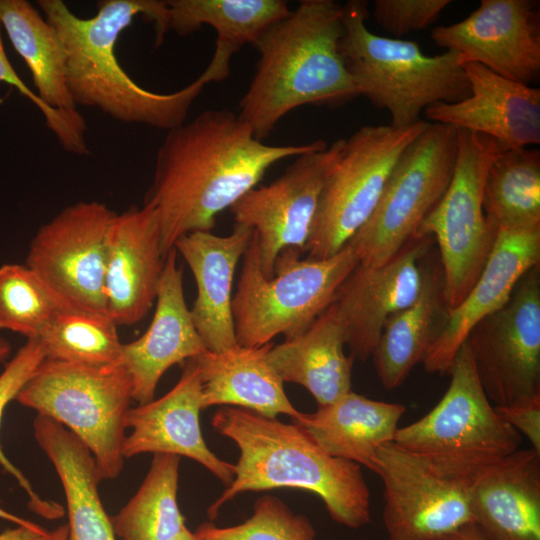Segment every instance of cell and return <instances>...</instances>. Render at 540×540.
Returning a JSON list of instances; mask_svg holds the SVG:
<instances>
[{
  "label": "cell",
  "mask_w": 540,
  "mask_h": 540,
  "mask_svg": "<svg viewBox=\"0 0 540 540\" xmlns=\"http://www.w3.org/2000/svg\"><path fill=\"white\" fill-rule=\"evenodd\" d=\"M0 22L41 101L64 113H80L67 87L66 51L56 29L25 0H0Z\"/></svg>",
  "instance_id": "obj_30"
},
{
  "label": "cell",
  "mask_w": 540,
  "mask_h": 540,
  "mask_svg": "<svg viewBox=\"0 0 540 540\" xmlns=\"http://www.w3.org/2000/svg\"><path fill=\"white\" fill-rule=\"evenodd\" d=\"M450 0H376L375 21L387 32L403 36L432 25Z\"/></svg>",
  "instance_id": "obj_39"
},
{
  "label": "cell",
  "mask_w": 540,
  "mask_h": 540,
  "mask_svg": "<svg viewBox=\"0 0 540 540\" xmlns=\"http://www.w3.org/2000/svg\"><path fill=\"white\" fill-rule=\"evenodd\" d=\"M431 241V237L412 238L378 267L359 263L336 290L329 307L354 359L371 357L386 320L418 298Z\"/></svg>",
  "instance_id": "obj_16"
},
{
  "label": "cell",
  "mask_w": 540,
  "mask_h": 540,
  "mask_svg": "<svg viewBox=\"0 0 540 540\" xmlns=\"http://www.w3.org/2000/svg\"><path fill=\"white\" fill-rule=\"evenodd\" d=\"M56 540H67L68 528L67 525H60L56 529Z\"/></svg>",
  "instance_id": "obj_46"
},
{
  "label": "cell",
  "mask_w": 540,
  "mask_h": 540,
  "mask_svg": "<svg viewBox=\"0 0 540 540\" xmlns=\"http://www.w3.org/2000/svg\"><path fill=\"white\" fill-rule=\"evenodd\" d=\"M211 424L240 451L234 479L207 510L211 521L242 492L292 488L320 497L340 525L358 529L370 522V491L361 466L327 454L297 424L232 406L218 409Z\"/></svg>",
  "instance_id": "obj_4"
},
{
  "label": "cell",
  "mask_w": 540,
  "mask_h": 540,
  "mask_svg": "<svg viewBox=\"0 0 540 540\" xmlns=\"http://www.w3.org/2000/svg\"><path fill=\"white\" fill-rule=\"evenodd\" d=\"M482 205L494 230L540 227V151L505 149L487 172Z\"/></svg>",
  "instance_id": "obj_32"
},
{
  "label": "cell",
  "mask_w": 540,
  "mask_h": 540,
  "mask_svg": "<svg viewBox=\"0 0 540 540\" xmlns=\"http://www.w3.org/2000/svg\"><path fill=\"white\" fill-rule=\"evenodd\" d=\"M540 265V227L498 231L489 259L466 297L449 311L446 324L422 363L429 373H449L471 329L499 310L516 284Z\"/></svg>",
  "instance_id": "obj_21"
},
{
  "label": "cell",
  "mask_w": 540,
  "mask_h": 540,
  "mask_svg": "<svg viewBox=\"0 0 540 540\" xmlns=\"http://www.w3.org/2000/svg\"><path fill=\"white\" fill-rule=\"evenodd\" d=\"M272 346V342L260 347L237 345L192 358L201 377L202 409L230 405L268 418L279 414L298 418L302 412L289 401L284 382L268 362Z\"/></svg>",
  "instance_id": "obj_26"
},
{
  "label": "cell",
  "mask_w": 540,
  "mask_h": 540,
  "mask_svg": "<svg viewBox=\"0 0 540 540\" xmlns=\"http://www.w3.org/2000/svg\"><path fill=\"white\" fill-rule=\"evenodd\" d=\"M46 359L84 364L119 363L122 345L107 316L62 311L38 338Z\"/></svg>",
  "instance_id": "obj_34"
},
{
  "label": "cell",
  "mask_w": 540,
  "mask_h": 540,
  "mask_svg": "<svg viewBox=\"0 0 540 540\" xmlns=\"http://www.w3.org/2000/svg\"><path fill=\"white\" fill-rule=\"evenodd\" d=\"M15 400L74 434L92 454L102 480L121 473L125 417L133 400L131 378L122 364L45 358Z\"/></svg>",
  "instance_id": "obj_8"
},
{
  "label": "cell",
  "mask_w": 540,
  "mask_h": 540,
  "mask_svg": "<svg viewBox=\"0 0 540 540\" xmlns=\"http://www.w3.org/2000/svg\"><path fill=\"white\" fill-rule=\"evenodd\" d=\"M431 39L458 52L462 62L529 85L540 73L539 1L481 0L462 21L434 28Z\"/></svg>",
  "instance_id": "obj_17"
},
{
  "label": "cell",
  "mask_w": 540,
  "mask_h": 540,
  "mask_svg": "<svg viewBox=\"0 0 540 540\" xmlns=\"http://www.w3.org/2000/svg\"><path fill=\"white\" fill-rule=\"evenodd\" d=\"M37 5L63 42L67 87L76 106L96 108L119 122L166 131L180 126L203 89L230 74L236 50L222 43H215L205 70L175 92L150 91L125 71L116 55L120 34L138 15L159 33L165 0H101L90 18L77 16L62 0H38Z\"/></svg>",
  "instance_id": "obj_2"
},
{
  "label": "cell",
  "mask_w": 540,
  "mask_h": 540,
  "mask_svg": "<svg viewBox=\"0 0 540 540\" xmlns=\"http://www.w3.org/2000/svg\"><path fill=\"white\" fill-rule=\"evenodd\" d=\"M252 235V229L235 223L227 236L195 231L174 245L196 282L197 297L190 312L208 351L222 352L238 345L231 306L232 285L236 266Z\"/></svg>",
  "instance_id": "obj_23"
},
{
  "label": "cell",
  "mask_w": 540,
  "mask_h": 540,
  "mask_svg": "<svg viewBox=\"0 0 540 540\" xmlns=\"http://www.w3.org/2000/svg\"><path fill=\"white\" fill-rule=\"evenodd\" d=\"M473 521L496 540H540V452L519 448L469 484Z\"/></svg>",
  "instance_id": "obj_24"
},
{
  "label": "cell",
  "mask_w": 540,
  "mask_h": 540,
  "mask_svg": "<svg viewBox=\"0 0 540 540\" xmlns=\"http://www.w3.org/2000/svg\"><path fill=\"white\" fill-rule=\"evenodd\" d=\"M363 126L346 139L327 180L305 247L310 259L339 252L372 215L388 177L407 146L428 126Z\"/></svg>",
  "instance_id": "obj_11"
},
{
  "label": "cell",
  "mask_w": 540,
  "mask_h": 540,
  "mask_svg": "<svg viewBox=\"0 0 540 540\" xmlns=\"http://www.w3.org/2000/svg\"><path fill=\"white\" fill-rule=\"evenodd\" d=\"M62 311L56 298L25 264L0 266V330L38 339Z\"/></svg>",
  "instance_id": "obj_35"
},
{
  "label": "cell",
  "mask_w": 540,
  "mask_h": 540,
  "mask_svg": "<svg viewBox=\"0 0 540 540\" xmlns=\"http://www.w3.org/2000/svg\"><path fill=\"white\" fill-rule=\"evenodd\" d=\"M166 256L154 209L133 205L115 213L107 233L105 302L107 316L131 326L155 303Z\"/></svg>",
  "instance_id": "obj_18"
},
{
  "label": "cell",
  "mask_w": 540,
  "mask_h": 540,
  "mask_svg": "<svg viewBox=\"0 0 540 540\" xmlns=\"http://www.w3.org/2000/svg\"><path fill=\"white\" fill-rule=\"evenodd\" d=\"M388 540H440L474 522L469 484L442 477L393 442L377 453Z\"/></svg>",
  "instance_id": "obj_15"
},
{
  "label": "cell",
  "mask_w": 540,
  "mask_h": 540,
  "mask_svg": "<svg viewBox=\"0 0 540 540\" xmlns=\"http://www.w3.org/2000/svg\"><path fill=\"white\" fill-rule=\"evenodd\" d=\"M441 400L419 420L398 428L393 443L447 479L471 483L520 448L522 436L496 412L464 342Z\"/></svg>",
  "instance_id": "obj_7"
},
{
  "label": "cell",
  "mask_w": 540,
  "mask_h": 540,
  "mask_svg": "<svg viewBox=\"0 0 540 540\" xmlns=\"http://www.w3.org/2000/svg\"><path fill=\"white\" fill-rule=\"evenodd\" d=\"M7 83L28 98L43 114L46 126L55 135L64 150L75 155L89 154L86 141L87 126L81 113L68 114L46 105L19 77L11 65L2 41L0 22V83Z\"/></svg>",
  "instance_id": "obj_38"
},
{
  "label": "cell",
  "mask_w": 540,
  "mask_h": 540,
  "mask_svg": "<svg viewBox=\"0 0 540 540\" xmlns=\"http://www.w3.org/2000/svg\"><path fill=\"white\" fill-rule=\"evenodd\" d=\"M33 433L64 490L67 540H116L99 494L102 478L88 448L60 423L43 415H36Z\"/></svg>",
  "instance_id": "obj_27"
},
{
  "label": "cell",
  "mask_w": 540,
  "mask_h": 540,
  "mask_svg": "<svg viewBox=\"0 0 540 540\" xmlns=\"http://www.w3.org/2000/svg\"><path fill=\"white\" fill-rule=\"evenodd\" d=\"M367 7L363 0H350L343 6L339 49L360 95L389 113L391 127L416 124L433 103H456L470 96L458 52L427 56L414 41L376 35L365 23Z\"/></svg>",
  "instance_id": "obj_5"
},
{
  "label": "cell",
  "mask_w": 540,
  "mask_h": 540,
  "mask_svg": "<svg viewBox=\"0 0 540 540\" xmlns=\"http://www.w3.org/2000/svg\"><path fill=\"white\" fill-rule=\"evenodd\" d=\"M202 410V383L193 359L184 362L176 385L164 396L129 408L123 456L171 454L200 463L228 486L235 476V464L217 457L202 436L199 413Z\"/></svg>",
  "instance_id": "obj_19"
},
{
  "label": "cell",
  "mask_w": 540,
  "mask_h": 540,
  "mask_svg": "<svg viewBox=\"0 0 540 540\" xmlns=\"http://www.w3.org/2000/svg\"><path fill=\"white\" fill-rule=\"evenodd\" d=\"M290 12L283 0H166L164 31L184 37L208 25L217 42L239 51Z\"/></svg>",
  "instance_id": "obj_31"
},
{
  "label": "cell",
  "mask_w": 540,
  "mask_h": 540,
  "mask_svg": "<svg viewBox=\"0 0 540 540\" xmlns=\"http://www.w3.org/2000/svg\"><path fill=\"white\" fill-rule=\"evenodd\" d=\"M540 265L526 272L508 301L480 320L465 343L494 406L540 396Z\"/></svg>",
  "instance_id": "obj_13"
},
{
  "label": "cell",
  "mask_w": 540,
  "mask_h": 540,
  "mask_svg": "<svg viewBox=\"0 0 540 540\" xmlns=\"http://www.w3.org/2000/svg\"><path fill=\"white\" fill-rule=\"evenodd\" d=\"M194 533L200 540H317L316 531L305 515L294 513L271 495L259 497L253 514L240 524L218 527L205 522Z\"/></svg>",
  "instance_id": "obj_36"
},
{
  "label": "cell",
  "mask_w": 540,
  "mask_h": 540,
  "mask_svg": "<svg viewBox=\"0 0 540 540\" xmlns=\"http://www.w3.org/2000/svg\"><path fill=\"white\" fill-rule=\"evenodd\" d=\"M405 411L403 404L377 401L350 391L318 406L313 413H301L292 422L327 454L376 473L377 453L393 442Z\"/></svg>",
  "instance_id": "obj_25"
},
{
  "label": "cell",
  "mask_w": 540,
  "mask_h": 540,
  "mask_svg": "<svg viewBox=\"0 0 540 540\" xmlns=\"http://www.w3.org/2000/svg\"><path fill=\"white\" fill-rule=\"evenodd\" d=\"M157 149L144 203L156 213L164 255L181 237L211 231L230 208L275 163L324 148V140L268 145L228 109H208L166 131Z\"/></svg>",
  "instance_id": "obj_1"
},
{
  "label": "cell",
  "mask_w": 540,
  "mask_h": 540,
  "mask_svg": "<svg viewBox=\"0 0 540 540\" xmlns=\"http://www.w3.org/2000/svg\"><path fill=\"white\" fill-rule=\"evenodd\" d=\"M56 530L47 531L42 526L30 528L16 525L0 533V540H56Z\"/></svg>",
  "instance_id": "obj_41"
},
{
  "label": "cell",
  "mask_w": 540,
  "mask_h": 540,
  "mask_svg": "<svg viewBox=\"0 0 540 540\" xmlns=\"http://www.w3.org/2000/svg\"><path fill=\"white\" fill-rule=\"evenodd\" d=\"M343 32V6L302 0L259 37V61L238 113L256 139L300 106L335 108L360 95L340 53Z\"/></svg>",
  "instance_id": "obj_3"
},
{
  "label": "cell",
  "mask_w": 540,
  "mask_h": 540,
  "mask_svg": "<svg viewBox=\"0 0 540 540\" xmlns=\"http://www.w3.org/2000/svg\"><path fill=\"white\" fill-rule=\"evenodd\" d=\"M114 215L104 203L76 202L40 226L33 236L25 265L65 311L107 316V233Z\"/></svg>",
  "instance_id": "obj_12"
},
{
  "label": "cell",
  "mask_w": 540,
  "mask_h": 540,
  "mask_svg": "<svg viewBox=\"0 0 540 540\" xmlns=\"http://www.w3.org/2000/svg\"><path fill=\"white\" fill-rule=\"evenodd\" d=\"M440 540H496L488 536L476 523H467Z\"/></svg>",
  "instance_id": "obj_42"
},
{
  "label": "cell",
  "mask_w": 540,
  "mask_h": 540,
  "mask_svg": "<svg viewBox=\"0 0 540 540\" xmlns=\"http://www.w3.org/2000/svg\"><path fill=\"white\" fill-rule=\"evenodd\" d=\"M153 455L137 492L110 517L121 540H170L186 528L177 502L180 457Z\"/></svg>",
  "instance_id": "obj_33"
},
{
  "label": "cell",
  "mask_w": 540,
  "mask_h": 540,
  "mask_svg": "<svg viewBox=\"0 0 540 540\" xmlns=\"http://www.w3.org/2000/svg\"><path fill=\"white\" fill-rule=\"evenodd\" d=\"M346 139L295 157L281 176L254 187L231 207L235 223L257 236L263 275H274L278 255L287 248L305 251L323 188L340 160Z\"/></svg>",
  "instance_id": "obj_14"
},
{
  "label": "cell",
  "mask_w": 540,
  "mask_h": 540,
  "mask_svg": "<svg viewBox=\"0 0 540 540\" xmlns=\"http://www.w3.org/2000/svg\"><path fill=\"white\" fill-rule=\"evenodd\" d=\"M45 353L38 339H27L0 373V424L6 406L15 400L18 393L45 360ZM0 466L23 488L28 496V507L46 519H57L63 515V508L41 498L29 480L6 456L0 444Z\"/></svg>",
  "instance_id": "obj_37"
},
{
  "label": "cell",
  "mask_w": 540,
  "mask_h": 540,
  "mask_svg": "<svg viewBox=\"0 0 540 540\" xmlns=\"http://www.w3.org/2000/svg\"><path fill=\"white\" fill-rule=\"evenodd\" d=\"M457 150V128L440 123H429L407 146L372 215L348 241L361 264L381 266L413 238L420 223L446 192Z\"/></svg>",
  "instance_id": "obj_10"
},
{
  "label": "cell",
  "mask_w": 540,
  "mask_h": 540,
  "mask_svg": "<svg viewBox=\"0 0 540 540\" xmlns=\"http://www.w3.org/2000/svg\"><path fill=\"white\" fill-rule=\"evenodd\" d=\"M448 313L442 269L431 263L425 266L418 298L386 320L371 355L384 388L391 390L399 387L411 370L422 363L430 346L443 330Z\"/></svg>",
  "instance_id": "obj_29"
},
{
  "label": "cell",
  "mask_w": 540,
  "mask_h": 540,
  "mask_svg": "<svg viewBox=\"0 0 540 540\" xmlns=\"http://www.w3.org/2000/svg\"><path fill=\"white\" fill-rule=\"evenodd\" d=\"M344 346L342 327L328 307L304 333L273 345L267 358L283 382L303 386L323 406L352 391L355 359Z\"/></svg>",
  "instance_id": "obj_28"
},
{
  "label": "cell",
  "mask_w": 540,
  "mask_h": 540,
  "mask_svg": "<svg viewBox=\"0 0 540 540\" xmlns=\"http://www.w3.org/2000/svg\"><path fill=\"white\" fill-rule=\"evenodd\" d=\"M498 415L540 452V396L506 406H494Z\"/></svg>",
  "instance_id": "obj_40"
},
{
  "label": "cell",
  "mask_w": 540,
  "mask_h": 540,
  "mask_svg": "<svg viewBox=\"0 0 540 540\" xmlns=\"http://www.w3.org/2000/svg\"><path fill=\"white\" fill-rule=\"evenodd\" d=\"M10 354V344L0 337V362L4 361Z\"/></svg>",
  "instance_id": "obj_45"
},
{
  "label": "cell",
  "mask_w": 540,
  "mask_h": 540,
  "mask_svg": "<svg viewBox=\"0 0 540 540\" xmlns=\"http://www.w3.org/2000/svg\"><path fill=\"white\" fill-rule=\"evenodd\" d=\"M300 254L296 248L283 250L275 261L273 277L266 278L253 231L231 304L238 345L260 347L277 335L288 340L304 333L360 263L349 243L326 259H300Z\"/></svg>",
  "instance_id": "obj_6"
},
{
  "label": "cell",
  "mask_w": 540,
  "mask_h": 540,
  "mask_svg": "<svg viewBox=\"0 0 540 540\" xmlns=\"http://www.w3.org/2000/svg\"><path fill=\"white\" fill-rule=\"evenodd\" d=\"M177 254L173 248L166 255L148 329L138 339L122 345L119 363L131 378L132 399L139 404L154 399L158 383L170 367L207 350L185 301Z\"/></svg>",
  "instance_id": "obj_22"
},
{
  "label": "cell",
  "mask_w": 540,
  "mask_h": 540,
  "mask_svg": "<svg viewBox=\"0 0 540 540\" xmlns=\"http://www.w3.org/2000/svg\"><path fill=\"white\" fill-rule=\"evenodd\" d=\"M458 150L450 184L413 238L437 241L449 311L470 292L494 247L497 231L482 205L483 187L501 146L493 138L457 128Z\"/></svg>",
  "instance_id": "obj_9"
},
{
  "label": "cell",
  "mask_w": 540,
  "mask_h": 540,
  "mask_svg": "<svg viewBox=\"0 0 540 540\" xmlns=\"http://www.w3.org/2000/svg\"><path fill=\"white\" fill-rule=\"evenodd\" d=\"M0 519L2 520H6L8 522H11L15 525H18V526H24V527H30V528H37L39 527L40 525L32 522V521H29L25 518H22V517H19L7 510H5L2 506H1V500H0Z\"/></svg>",
  "instance_id": "obj_43"
},
{
  "label": "cell",
  "mask_w": 540,
  "mask_h": 540,
  "mask_svg": "<svg viewBox=\"0 0 540 540\" xmlns=\"http://www.w3.org/2000/svg\"><path fill=\"white\" fill-rule=\"evenodd\" d=\"M470 96L436 102L423 112L433 123L487 135L503 150L540 143V90L506 79L475 62H462Z\"/></svg>",
  "instance_id": "obj_20"
},
{
  "label": "cell",
  "mask_w": 540,
  "mask_h": 540,
  "mask_svg": "<svg viewBox=\"0 0 540 540\" xmlns=\"http://www.w3.org/2000/svg\"><path fill=\"white\" fill-rule=\"evenodd\" d=\"M170 540H200L195 533L191 532L187 527L183 529L179 534Z\"/></svg>",
  "instance_id": "obj_44"
}]
</instances>
